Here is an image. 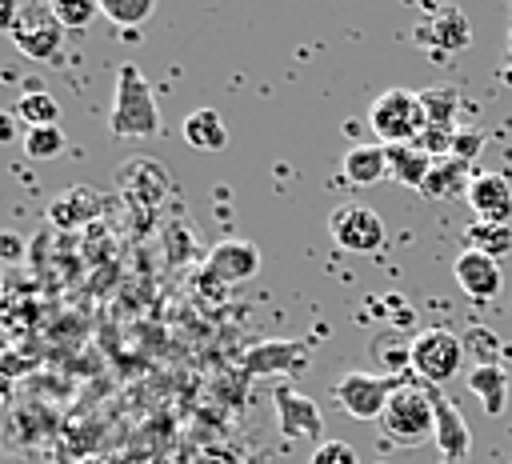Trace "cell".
I'll return each instance as SVG.
<instances>
[{"label": "cell", "instance_id": "obj_1", "mask_svg": "<svg viewBox=\"0 0 512 464\" xmlns=\"http://www.w3.org/2000/svg\"><path fill=\"white\" fill-rule=\"evenodd\" d=\"M108 132L120 140L160 136V108H156L152 84L144 80V72L136 64L116 68V96H112V112H108Z\"/></svg>", "mask_w": 512, "mask_h": 464}, {"label": "cell", "instance_id": "obj_2", "mask_svg": "<svg viewBox=\"0 0 512 464\" xmlns=\"http://www.w3.org/2000/svg\"><path fill=\"white\" fill-rule=\"evenodd\" d=\"M368 128L376 132V144L392 148V144H416L428 128V116H424V104H420V92H408V88H388L372 100L368 108Z\"/></svg>", "mask_w": 512, "mask_h": 464}, {"label": "cell", "instance_id": "obj_3", "mask_svg": "<svg viewBox=\"0 0 512 464\" xmlns=\"http://www.w3.org/2000/svg\"><path fill=\"white\" fill-rule=\"evenodd\" d=\"M380 428L388 440L396 444H420L428 436H436V396L424 384H400L380 416Z\"/></svg>", "mask_w": 512, "mask_h": 464}, {"label": "cell", "instance_id": "obj_4", "mask_svg": "<svg viewBox=\"0 0 512 464\" xmlns=\"http://www.w3.org/2000/svg\"><path fill=\"white\" fill-rule=\"evenodd\" d=\"M464 356H468L464 352V336H456L452 328H420L408 340V368L428 388H440V384L456 380Z\"/></svg>", "mask_w": 512, "mask_h": 464}, {"label": "cell", "instance_id": "obj_5", "mask_svg": "<svg viewBox=\"0 0 512 464\" xmlns=\"http://www.w3.org/2000/svg\"><path fill=\"white\" fill-rule=\"evenodd\" d=\"M396 388H400V380L384 376V372H344L332 384V400L352 420H380Z\"/></svg>", "mask_w": 512, "mask_h": 464}, {"label": "cell", "instance_id": "obj_6", "mask_svg": "<svg viewBox=\"0 0 512 464\" xmlns=\"http://www.w3.org/2000/svg\"><path fill=\"white\" fill-rule=\"evenodd\" d=\"M328 236H332L336 248L356 252V256H368V252H380V248H384V220H380L368 204L348 200V204L332 208V216H328Z\"/></svg>", "mask_w": 512, "mask_h": 464}, {"label": "cell", "instance_id": "obj_7", "mask_svg": "<svg viewBox=\"0 0 512 464\" xmlns=\"http://www.w3.org/2000/svg\"><path fill=\"white\" fill-rule=\"evenodd\" d=\"M8 40L16 44V52H24L32 60H56L64 48V28L48 4H32V8L20 4V16H16Z\"/></svg>", "mask_w": 512, "mask_h": 464}, {"label": "cell", "instance_id": "obj_8", "mask_svg": "<svg viewBox=\"0 0 512 464\" xmlns=\"http://www.w3.org/2000/svg\"><path fill=\"white\" fill-rule=\"evenodd\" d=\"M416 44L436 52V56H452L464 52L472 44V24L460 8H436L420 28H416Z\"/></svg>", "mask_w": 512, "mask_h": 464}, {"label": "cell", "instance_id": "obj_9", "mask_svg": "<svg viewBox=\"0 0 512 464\" xmlns=\"http://www.w3.org/2000/svg\"><path fill=\"white\" fill-rule=\"evenodd\" d=\"M452 276H456L460 292H464L468 300H476V304H484V300L500 296V288H504L500 260H492V256H484V252H476V248H464V252L456 256Z\"/></svg>", "mask_w": 512, "mask_h": 464}, {"label": "cell", "instance_id": "obj_10", "mask_svg": "<svg viewBox=\"0 0 512 464\" xmlns=\"http://www.w3.org/2000/svg\"><path fill=\"white\" fill-rule=\"evenodd\" d=\"M468 208L484 224H512V184L504 172H476L468 188Z\"/></svg>", "mask_w": 512, "mask_h": 464}, {"label": "cell", "instance_id": "obj_11", "mask_svg": "<svg viewBox=\"0 0 512 464\" xmlns=\"http://www.w3.org/2000/svg\"><path fill=\"white\" fill-rule=\"evenodd\" d=\"M432 396H436V448H440V456L444 460H468V452H472V432H468V424H464V412H460V404H452L440 388H432Z\"/></svg>", "mask_w": 512, "mask_h": 464}, {"label": "cell", "instance_id": "obj_12", "mask_svg": "<svg viewBox=\"0 0 512 464\" xmlns=\"http://www.w3.org/2000/svg\"><path fill=\"white\" fill-rule=\"evenodd\" d=\"M256 268H260V252L248 240H224L208 256V276H220L224 284H240V280L256 276Z\"/></svg>", "mask_w": 512, "mask_h": 464}, {"label": "cell", "instance_id": "obj_13", "mask_svg": "<svg viewBox=\"0 0 512 464\" xmlns=\"http://www.w3.org/2000/svg\"><path fill=\"white\" fill-rule=\"evenodd\" d=\"M472 180H476V172H472L468 160L436 156V160H432V172H428V180H424L420 192H424L428 200H456V196H468Z\"/></svg>", "mask_w": 512, "mask_h": 464}, {"label": "cell", "instance_id": "obj_14", "mask_svg": "<svg viewBox=\"0 0 512 464\" xmlns=\"http://www.w3.org/2000/svg\"><path fill=\"white\" fill-rule=\"evenodd\" d=\"M340 172H344L348 184L368 188V184L388 176V148L384 144H352L340 160Z\"/></svg>", "mask_w": 512, "mask_h": 464}, {"label": "cell", "instance_id": "obj_15", "mask_svg": "<svg viewBox=\"0 0 512 464\" xmlns=\"http://www.w3.org/2000/svg\"><path fill=\"white\" fill-rule=\"evenodd\" d=\"M468 388L484 404V416H500L508 408V372L500 364H476L468 372Z\"/></svg>", "mask_w": 512, "mask_h": 464}, {"label": "cell", "instance_id": "obj_16", "mask_svg": "<svg viewBox=\"0 0 512 464\" xmlns=\"http://www.w3.org/2000/svg\"><path fill=\"white\" fill-rule=\"evenodd\" d=\"M184 144L200 148V152H220L228 144V128H224V116L216 108H196L184 116Z\"/></svg>", "mask_w": 512, "mask_h": 464}, {"label": "cell", "instance_id": "obj_17", "mask_svg": "<svg viewBox=\"0 0 512 464\" xmlns=\"http://www.w3.org/2000/svg\"><path fill=\"white\" fill-rule=\"evenodd\" d=\"M432 172V156L420 144H392L388 148V176L404 188H424Z\"/></svg>", "mask_w": 512, "mask_h": 464}, {"label": "cell", "instance_id": "obj_18", "mask_svg": "<svg viewBox=\"0 0 512 464\" xmlns=\"http://www.w3.org/2000/svg\"><path fill=\"white\" fill-rule=\"evenodd\" d=\"M276 408H280V428L288 436H316L320 432V416H316V404L288 392L284 384L276 388Z\"/></svg>", "mask_w": 512, "mask_h": 464}, {"label": "cell", "instance_id": "obj_19", "mask_svg": "<svg viewBox=\"0 0 512 464\" xmlns=\"http://www.w3.org/2000/svg\"><path fill=\"white\" fill-rule=\"evenodd\" d=\"M120 184H124V192L132 188V192H140V196L156 200V196H164V188H168V172H164L156 160L136 156L128 168H120Z\"/></svg>", "mask_w": 512, "mask_h": 464}, {"label": "cell", "instance_id": "obj_20", "mask_svg": "<svg viewBox=\"0 0 512 464\" xmlns=\"http://www.w3.org/2000/svg\"><path fill=\"white\" fill-rule=\"evenodd\" d=\"M100 212V200H96V192L92 188H84V184H76V188H64V196L48 208V216L56 220V224H84L88 216H96Z\"/></svg>", "mask_w": 512, "mask_h": 464}, {"label": "cell", "instance_id": "obj_21", "mask_svg": "<svg viewBox=\"0 0 512 464\" xmlns=\"http://www.w3.org/2000/svg\"><path fill=\"white\" fill-rule=\"evenodd\" d=\"M16 116L28 124V128H40V124H60V104L52 92L44 88H24L16 96Z\"/></svg>", "mask_w": 512, "mask_h": 464}, {"label": "cell", "instance_id": "obj_22", "mask_svg": "<svg viewBox=\"0 0 512 464\" xmlns=\"http://www.w3.org/2000/svg\"><path fill=\"white\" fill-rule=\"evenodd\" d=\"M428 128H456V108H460V92L456 88H424L420 92Z\"/></svg>", "mask_w": 512, "mask_h": 464}, {"label": "cell", "instance_id": "obj_23", "mask_svg": "<svg viewBox=\"0 0 512 464\" xmlns=\"http://www.w3.org/2000/svg\"><path fill=\"white\" fill-rule=\"evenodd\" d=\"M468 248L500 260V256L512 252V228L508 224H484V220H476V224H468Z\"/></svg>", "mask_w": 512, "mask_h": 464}, {"label": "cell", "instance_id": "obj_24", "mask_svg": "<svg viewBox=\"0 0 512 464\" xmlns=\"http://www.w3.org/2000/svg\"><path fill=\"white\" fill-rule=\"evenodd\" d=\"M156 12L152 0H100V16L112 20L116 28H140Z\"/></svg>", "mask_w": 512, "mask_h": 464}, {"label": "cell", "instance_id": "obj_25", "mask_svg": "<svg viewBox=\"0 0 512 464\" xmlns=\"http://www.w3.org/2000/svg\"><path fill=\"white\" fill-rule=\"evenodd\" d=\"M24 152L28 160H56L64 152V128L60 124H40L24 132Z\"/></svg>", "mask_w": 512, "mask_h": 464}, {"label": "cell", "instance_id": "obj_26", "mask_svg": "<svg viewBox=\"0 0 512 464\" xmlns=\"http://www.w3.org/2000/svg\"><path fill=\"white\" fill-rule=\"evenodd\" d=\"M48 8H52V16L60 20V28H68V32L88 28V20L100 12V4H96V0H52Z\"/></svg>", "mask_w": 512, "mask_h": 464}, {"label": "cell", "instance_id": "obj_27", "mask_svg": "<svg viewBox=\"0 0 512 464\" xmlns=\"http://www.w3.org/2000/svg\"><path fill=\"white\" fill-rule=\"evenodd\" d=\"M312 464H360V456H356V448L344 444V440H316Z\"/></svg>", "mask_w": 512, "mask_h": 464}, {"label": "cell", "instance_id": "obj_28", "mask_svg": "<svg viewBox=\"0 0 512 464\" xmlns=\"http://www.w3.org/2000/svg\"><path fill=\"white\" fill-rule=\"evenodd\" d=\"M464 352H472L480 364H500L496 356H500V340L492 336V332H484V328H472L468 336H464Z\"/></svg>", "mask_w": 512, "mask_h": 464}, {"label": "cell", "instance_id": "obj_29", "mask_svg": "<svg viewBox=\"0 0 512 464\" xmlns=\"http://www.w3.org/2000/svg\"><path fill=\"white\" fill-rule=\"evenodd\" d=\"M480 144H484V136L476 132V128H456V136H452V152L448 156H456V160H476V152H480Z\"/></svg>", "mask_w": 512, "mask_h": 464}, {"label": "cell", "instance_id": "obj_30", "mask_svg": "<svg viewBox=\"0 0 512 464\" xmlns=\"http://www.w3.org/2000/svg\"><path fill=\"white\" fill-rule=\"evenodd\" d=\"M24 256V236L20 232H0V260H20Z\"/></svg>", "mask_w": 512, "mask_h": 464}, {"label": "cell", "instance_id": "obj_31", "mask_svg": "<svg viewBox=\"0 0 512 464\" xmlns=\"http://www.w3.org/2000/svg\"><path fill=\"white\" fill-rule=\"evenodd\" d=\"M16 16H20V4L16 0H0V32H12Z\"/></svg>", "mask_w": 512, "mask_h": 464}, {"label": "cell", "instance_id": "obj_32", "mask_svg": "<svg viewBox=\"0 0 512 464\" xmlns=\"http://www.w3.org/2000/svg\"><path fill=\"white\" fill-rule=\"evenodd\" d=\"M16 132H12V116L8 112H0V144H8Z\"/></svg>", "mask_w": 512, "mask_h": 464}]
</instances>
